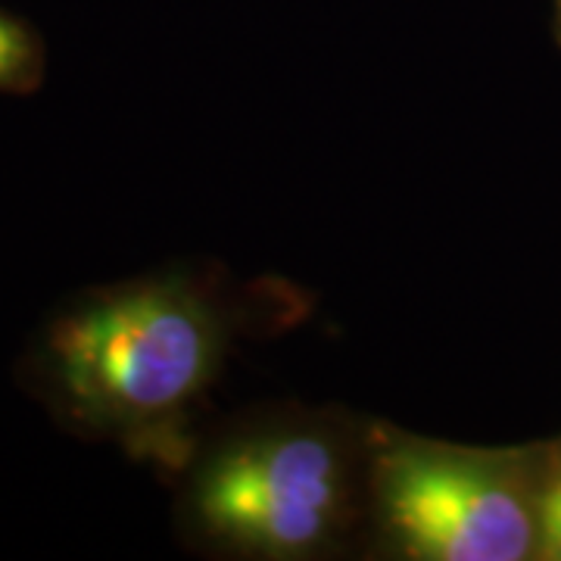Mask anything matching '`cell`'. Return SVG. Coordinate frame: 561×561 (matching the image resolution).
<instances>
[{
    "instance_id": "5",
    "label": "cell",
    "mask_w": 561,
    "mask_h": 561,
    "mask_svg": "<svg viewBox=\"0 0 561 561\" xmlns=\"http://www.w3.org/2000/svg\"><path fill=\"white\" fill-rule=\"evenodd\" d=\"M542 559L561 561V465L559 471L542 483L540 493V552Z\"/></svg>"
},
{
    "instance_id": "1",
    "label": "cell",
    "mask_w": 561,
    "mask_h": 561,
    "mask_svg": "<svg viewBox=\"0 0 561 561\" xmlns=\"http://www.w3.org/2000/svg\"><path fill=\"white\" fill-rule=\"evenodd\" d=\"M234 328L216 284L194 272L106 284L54 312L25 359V381L62 427L181 474L201 449L197 421Z\"/></svg>"
},
{
    "instance_id": "6",
    "label": "cell",
    "mask_w": 561,
    "mask_h": 561,
    "mask_svg": "<svg viewBox=\"0 0 561 561\" xmlns=\"http://www.w3.org/2000/svg\"><path fill=\"white\" fill-rule=\"evenodd\" d=\"M559 25H561V0H559Z\"/></svg>"
},
{
    "instance_id": "3",
    "label": "cell",
    "mask_w": 561,
    "mask_h": 561,
    "mask_svg": "<svg viewBox=\"0 0 561 561\" xmlns=\"http://www.w3.org/2000/svg\"><path fill=\"white\" fill-rule=\"evenodd\" d=\"M540 493L518 453L371 424L368 527L397 559H530L540 552Z\"/></svg>"
},
{
    "instance_id": "2",
    "label": "cell",
    "mask_w": 561,
    "mask_h": 561,
    "mask_svg": "<svg viewBox=\"0 0 561 561\" xmlns=\"http://www.w3.org/2000/svg\"><path fill=\"white\" fill-rule=\"evenodd\" d=\"M371 424L284 409L201 443L179 474L184 534L256 561L334 556L368 527Z\"/></svg>"
},
{
    "instance_id": "4",
    "label": "cell",
    "mask_w": 561,
    "mask_h": 561,
    "mask_svg": "<svg viewBox=\"0 0 561 561\" xmlns=\"http://www.w3.org/2000/svg\"><path fill=\"white\" fill-rule=\"evenodd\" d=\"M47 76L41 35L20 16L0 10V94H35Z\"/></svg>"
}]
</instances>
